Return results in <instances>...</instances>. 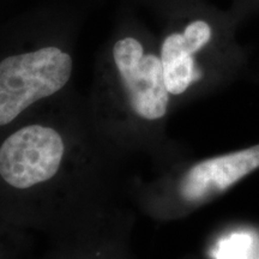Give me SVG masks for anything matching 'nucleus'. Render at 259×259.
Here are the masks:
<instances>
[{"mask_svg": "<svg viewBox=\"0 0 259 259\" xmlns=\"http://www.w3.org/2000/svg\"><path fill=\"white\" fill-rule=\"evenodd\" d=\"M259 168V144L244 150L199 162L187 171L180 185L181 197L199 202L222 192Z\"/></svg>", "mask_w": 259, "mask_h": 259, "instance_id": "20e7f679", "label": "nucleus"}, {"mask_svg": "<svg viewBox=\"0 0 259 259\" xmlns=\"http://www.w3.org/2000/svg\"><path fill=\"white\" fill-rule=\"evenodd\" d=\"M64 151L63 138L56 130L27 126L0 147V176L16 189H29L56 176Z\"/></svg>", "mask_w": 259, "mask_h": 259, "instance_id": "f03ea898", "label": "nucleus"}, {"mask_svg": "<svg viewBox=\"0 0 259 259\" xmlns=\"http://www.w3.org/2000/svg\"><path fill=\"white\" fill-rule=\"evenodd\" d=\"M198 52L183 34H171L163 41L161 63L164 82L171 95H180L200 78V72L194 64L193 54Z\"/></svg>", "mask_w": 259, "mask_h": 259, "instance_id": "39448f33", "label": "nucleus"}, {"mask_svg": "<svg viewBox=\"0 0 259 259\" xmlns=\"http://www.w3.org/2000/svg\"><path fill=\"white\" fill-rule=\"evenodd\" d=\"M72 59L57 47H46L0 61V126L69 82Z\"/></svg>", "mask_w": 259, "mask_h": 259, "instance_id": "f257e3e1", "label": "nucleus"}, {"mask_svg": "<svg viewBox=\"0 0 259 259\" xmlns=\"http://www.w3.org/2000/svg\"><path fill=\"white\" fill-rule=\"evenodd\" d=\"M113 57L132 109L147 120L162 118L167 112L169 92L164 82L161 58L144 54L142 45L132 37L116 42Z\"/></svg>", "mask_w": 259, "mask_h": 259, "instance_id": "7ed1b4c3", "label": "nucleus"}]
</instances>
